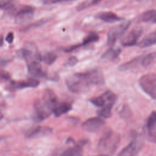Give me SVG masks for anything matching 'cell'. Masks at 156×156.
I'll use <instances>...</instances> for the list:
<instances>
[{"label": "cell", "mask_w": 156, "mask_h": 156, "mask_svg": "<svg viewBox=\"0 0 156 156\" xmlns=\"http://www.w3.org/2000/svg\"><path fill=\"white\" fill-rule=\"evenodd\" d=\"M78 61H79V60H78L77 57H76V56H71L66 60V61L64 63V66H73L77 63Z\"/></svg>", "instance_id": "27"}, {"label": "cell", "mask_w": 156, "mask_h": 156, "mask_svg": "<svg viewBox=\"0 0 156 156\" xmlns=\"http://www.w3.org/2000/svg\"><path fill=\"white\" fill-rule=\"evenodd\" d=\"M117 96L112 91L107 90L101 95L90 98L89 101L92 104L98 107H109L113 108Z\"/></svg>", "instance_id": "4"}, {"label": "cell", "mask_w": 156, "mask_h": 156, "mask_svg": "<svg viewBox=\"0 0 156 156\" xmlns=\"http://www.w3.org/2000/svg\"><path fill=\"white\" fill-rule=\"evenodd\" d=\"M13 39H14V36L12 32H9L5 37V41L9 43H12L13 41Z\"/></svg>", "instance_id": "30"}, {"label": "cell", "mask_w": 156, "mask_h": 156, "mask_svg": "<svg viewBox=\"0 0 156 156\" xmlns=\"http://www.w3.org/2000/svg\"><path fill=\"white\" fill-rule=\"evenodd\" d=\"M130 21H127L109 29L107 33V44L112 46L117 40L124 34L130 26Z\"/></svg>", "instance_id": "5"}, {"label": "cell", "mask_w": 156, "mask_h": 156, "mask_svg": "<svg viewBox=\"0 0 156 156\" xmlns=\"http://www.w3.org/2000/svg\"><path fill=\"white\" fill-rule=\"evenodd\" d=\"M96 156H108V155H105V154H101V155H96Z\"/></svg>", "instance_id": "34"}, {"label": "cell", "mask_w": 156, "mask_h": 156, "mask_svg": "<svg viewBox=\"0 0 156 156\" xmlns=\"http://www.w3.org/2000/svg\"><path fill=\"white\" fill-rule=\"evenodd\" d=\"M143 34V29L140 27L133 29L121 40V44L124 46H132L137 44L138 41Z\"/></svg>", "instance_id": "11"}, {"label": "cell", "mask_w": 156, "mask_h": 156, "mask_svg": "<svg viewBox=\"0 0 156 156\" xmlns=\"http://www.w3.org/2000/svg\"><path fill=\"white\" fill-rule=\"evenodd\" d=\"M39 62L38 61H33L27 63L29 73L34 77H43L45 76V73Z\"/></svg>", "instance_id": "15"}, {"label": "cell", "mask_w": 156, "mask_h": 156, "mask_svg": "<svg viewBox=\"0 0 156 156\" xmlns=\"http://www.w3.org/2000/svg\"><path fill=\"white\" fill-rule=\"evenodd\" d=\"M95 17L106 23H114L122 20L123 18L112 12H101L98 13Z\"/></svg>", "instance_id": "13"}, {"label": "cell", "mask_w": 156, "mask_h": 156, "mask_svg": "<svg viewBox=\"0 0 156 156\" xmlns=\"http://www.w3.org/2000/svg\"><path fill=\"white\" fill-rule=\"evenodd\" d=\"M119 115L122 118L128 119L132 115L130 108L127 105H124L122 108L119 112Z\"/></svg>", "instance_id": "26"}, {"label": "cell", "mask_w": 156, "mask_h": 156, "mask_svg": "<svg viewBox=\"0 0 156 156\" xmlns=\"http://www.w3.org/2000/svg\"><path fill=\"white\" fill-rule=\"evenodd\" d=\"M3 37H0V46H1L3 44Z\"/></svg>", "instance_id": "33"}, {"label": "cell", "mask_w": 156, "mask_h": 156, "mask_svg": "<svg viewBox=\"0 0 156 156\" xmlns=\"http://www.w3.org/2000/svg\"><path fill=\"white\" fill-rule=\"evenodd\" d=\"M52 132V130L51 128L45 126H38L29 132L27 133V136L29 138H37L49 135Z\"/></svg>", "instance_id": "14"}, {"label": "cell", "mask_w": 156, "mask_h": 156, "mask_svg": "<svg viewBox=\"0 0 156 156\" xmlns=\"http://www.w3.org/2000/svg\"><path fill=\"white\" fill-rule=\"evenodd\" d=\"M156 60V52L149 53L146 55L142 56L141 58L140 65L144 67H148L152 65Z\"/></svg>", "instance_id": "22"}, {"label": "cell", "mask_w": 156, "mask_h": 156, "mask_svg": "<svg viewBox=\"0 0 156 156\" xmlns=\"http://www.w3.org/2000/svg\"><path fill=\"white\" fill-rule=\"evenodd\" d=\"M72 108V105L67 102L58 103L53 108L52 112L56 117H58L69 112Z\"/></svg>", "instance_id": "16"}, {"label": "cell", "mask_w": 156, "mask_h": 156, "mask_svg": "<svg viewBox=\"0 0 156 156\" xmlns=\"http://www.w3.org/2000/svg\"><path fill=\"white\" fill-rule=\"evenodd\" d=\"M13 6L12 0H0V9H7Z\"/></svg>", "instance_id": "28"}, {"label": "cell", "mask_w": 156, "mask_h": 156, "mask_svg": "<svg viewBox=\"0 0 156 156\" xmlns=\"http://www.w3.org/2000/svg\"><path fill=\"white\" fill-rule=\"evenodd\" d=\"M119 142V135L112 130L108 129L100 138L98 143V149L102 154L112 155L118 147Z\"/></svg>", "instance_id": "2"}, {"label": "cell", "mask_w": 156, "mask_h": 156, "mask_svg": "<svg viewBox=\"0 0 156 156\" xmlns=\"http://www.w3.org/2000/svg\"><path fill=\"white\" fill-rule=\"evenodd\" d=\"M105 79L102 72L94 68L85 72L75 73L66 79L68 90L73 93H84L91 87L104 84Z\"/></svg>", "instance_id": "1"}, {"label": "cell", "mask_w": 156, "mask_h": 156, "mask_svg": "<svg viewBox=\"0 0 156 156\" xmlns=\"http://www.w3.org/2000/svg\"><path fill=\"white\" fill-rule=\"evenodd\" d=\"M142 56H139L137 57H135L130 61H128L126 63H124L121 64L119 68L118 69L120 71H127L129 69H133L136 68L139 64H140L141 58Z\"/></svg>", "instance_id": "20"}, {"label": "cell", "mask_w": 156, "mask_h": 156, "mask_svg": "<svg viewBox=\"0 0 156 156\" xmlns=\"http://www.w3.org/2000/svg\"><path fill=\"white\" fill-rule=\"evenodd\" d=\"M143 22H150L156 24V10H149L144 12L140 16Z\"/></svg>", "instance_id": "23"}, {"label": "cell", "mask_w": 156, "mask_h": 156, "mask_svg": "<svg viewBox=\"0 0 156 156\" xmlns=\"http://www.w3.org/2000/svg\"><path fill=\"white\" fill-rule=\"evenodd\" d=\"M73 1V0H42L43 2L45 4H55V3L62 2L64 1Z\"/></svg>", "instance_id": "29"}, {"label": "cell", "mask_w": 156, "mask_h": 156, "mask_svg": "<svg viewBox=\"0 0 156 156\" xmlns=\"http://www.w3.org/2000/svg\"><path fill=\"white\" fill-rule=\"evenodd\" d=\"M34 9L29 5H25L20 9L15 15V22L18 24L29 22L34 16Z\"/></svg>", "instance_id": "8"}, {"label": "cell", "mask_w": 156, "mask_h": 156, "mask_svg": "<svg viewBox=\"0 0 156 156\" xmlns=\"http://www.w3.org/2000/svg\"><path fill=\"white\" fill-rule=\"evenodd\" d=\"M156 44V30L144 37L138 43V46L141 48L149 47Z\"/></svg>", "instance_id": "17"}, {"label": "cell", "mask_w": 156, "mask_h": 156, "mask_svg": "<svg viewBox=\"0 0 156 156\" xmlns=\"http://www.w3.org/2000/svg\"><path fill=\"white\" fill-rule=\"evenodd\" d=\"M99 37L96 33L90 32L88 35H87L85 37V38L83 39L82 43L81 44H80V46H86L91 43L97 41L99 40Z\"/></svg>", "instance_id": "24"}, {"label": "cell", "mask_w": 156, "mask_h": 156, "mask_svg": "<svg viewBox=\"0 0 156 156\" xmlns=\"http://www.w3.org/2000/svg\"><path fill=\"white\" fill-rule=\"evenodd\" d=\"M10 77V75L5 72H0V79H8Z\"/></svg>", "instance_id": "31"}, {"label": "cell", "mask_w": 156, "mask_h": 156, "mask_svg": "<svg viewBox=\"0 0 156 156\" xmlns=\"http://www.w3.org/2000/svg\"><path fill=\"white\" fill-rule=\"evenodd\" d=\"M2 114L0 113V119H1V118H2Z\"/></svg>", "instance_id": "35"}, {"label": "cell", "mask_w": 156, "mask_h": 156, "mask_svg": "<svg viewBox=\"0 0 156 156\" xmlns=\"http://www.w3.org/2000/svg\"><path fill=\"white\" fill-rule=\"evenodd\" d=\"M121 50L119 48H110L108 49L101 56L103 59H107L110 60H116L119 55Z\"/></svg>", "instance_id": "19"}, {"label": "cell", "mask_w": 156, "mask_h": 156, "mask_svg": "<svg viewBox=\"0 0 156 156\" xmlns=\"http://www.w3.org/2000/svg\"><path fill=\"white\" fill-rule=\"evenodd\" d=\"M35 115L40 121L48 118L52 112V108L42 99H38L34 102Z\"/></svg>", "instance_id": "7"}, {"label": "cell", "mask_w": 156, "mask_h": 156, "mask_svg": "<svg viewBox=\"0 0 156 156\" xmlns=\"http://www.w3.org/2000/svg\"><path fill=\"white\" fill-rule=\"evenodd\" d=\"M146 133L147 139L156 143V111H152L149 115L146 124Z\"/></svg>", "instance_id": "9"}, {"label": "cell", "mask_w": 156, "mask_h": 156, "mask_svg": "<svg viewBox=\"0 0 156 156\" xmlns=\"http://www.w3.org/2000/svg\"><path fill=\"white\" fill-rule=\"evenodd\" d=\"M40 82L38 80L34 78H30L27 81L14 82L13 85L16 88H24L27 87H36L39 85Z\"/></svg>", "instance_id": "21"}, {"label": "cell", "mask_w": 156, "mask_h": 156, "mask_svg": "<svg viewBox=\"0 0 156 156\" xmlns=\"http://www.w3.org/2000/svg\"><path fill=\"white\" fill-rule=\"evenodd\" d=\"M57 59V55L52 52H46L41 57V60L46 65H50L52 64Z\"/></svg>", "instance_id": "25"}, {"label": "cell", "mask_w": 156, "mask_h": 156, "mask_svg": "<svg viewBox=\"0 0 156 156\" xmlns=\"http://www.w3.org/2000/svg\"><path fill=\"white\" fill-rule=\"evenodd\" d=\"M141 90L152 99L156 100V74L147 73L143 75L138 80Z\"/></svg>", "instance_id": "3"}, {"label": "cell", "mask_w": 156, "mask_h": 156, "mask_svg": "<svg viewBox=\"0 0 156 156\" xmlns=\"http://www.w3.org/2000/svg\"><path fill=\"white\" fill-rule=\"evenodd\" d=\"M43 100L53 110L58 103L56 95L51 90H46L44 93Z\"/></svg>", "instance_id": "18"}, {"label": "cell", "mask_w": 156, "mask_h": 156, "mask_svg": "<svg viewBox=\"0 0 156 156\" xmlns=\"http://www.w3.org/2000/svg\"><path fill=\"white\" fill-rule=\"evenodd\" d=\"M143 147V143L136 134L133 135L130 142L125 146L117 156H135Z\"/></svg>", "instance_id": "6"}, {"label": "cell", "mask_w": 156, "mask_h": 156, "mask_svg": "<svg viewBox=\"0 0 156 156\" xmlns=\"http://www.w3.org/2000/svg\"><path fill=\"white\" fill-rule=\"evenodd\" d=\"M85 141H80L78 143L67 147L59 152L57 156H83V146Z\"/></svg>", "instance_id": "12"}, {"label": "cell", "mask_w": 156, "mask_h": 156, "mask_svg": "<svg viewBox=\"0 0 156 156\" xmlns=\"http://www.w3.org/2000/svg\"><path fill=\"white\" fill-rule=\"evenodd\" d=\"M105 123V121L101 117H93L85 121L82 124V127L87 132H96L99 130Z\"/></svg>", "instance_id": "10"}, {"label": "cell", "mask_w": 156, "mask_h": 156, "mask_svg": "<svg viewBox=\"0 0 156 156\" xmlns=\"http://www.w3.org/2000/svg\"><path fill=\"white\" fill-rule=\"evenodd\" d=\"M90 1L91 5H93V4H96L97 3H98L99 1H101L102 0H90Z\"/></svg>", "instance_id": "32"}]
</instances>
